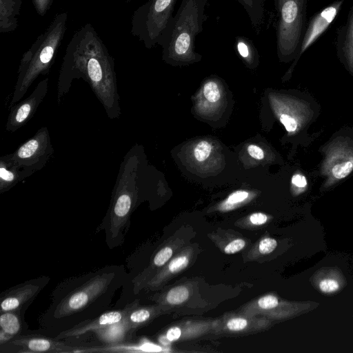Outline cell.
Listing matches in <instances>:
<instances>
[{"label":"cell","mask_w":353,"mask_h":353,"mask_svg":"<svg viewBox=\"0 0 353 353\" xmlns=\"http://www.w3.org/2000/svg\"><path fill=\"white\" fill-rule=\"evenodd\" d=\"M7 343L18 348L17 352H71L72 346L41 336L27 335L15 336Z\"/></svg>","instance_id":"cell-13"},{"label":"cell","mask_w":353,"mask_h":353,"mask_svg":"<svg viewBox=\"0 0 353 353\" xmlns=\"http://www.w3.org/2000/svg\"><path fill=\"white\" fill-rule=\"evenodd\" d=\"M212 150L211 145L206 141H200L194 149V156L197 161H203L210 156Z\"/></svg>","instance_id":"cell-23"},{"label":"cell","mask_w":353,"mask_h":353,"mask_svg":"<svg viewBox=\"0 0 353 353\" xmlns=\"http://www.w3.org/2000/svg\"><path fill=\"white\" fill-rule=\"evenodd\" d=\"M181 331L178 327H172L170 328L166 334V337L170 341H176L181 336Z\"/></svg>","instance_id":"cell-36"},{"label":"cell","mask_w":353,"mask_h":353,"mask_svg":"<svg viewBox=\"0 0 353 353\" xmlns=\"http://www.w3.org/2000/svg\"><path fill=\"white\" fill-rule=\"evenodd\" d=\"M42 286L37 280H34L6 291L1 296V313L20 309L37 295Z\"/></svg>","instance_id":"cell-15"},{"label":"cell","mask_w":353,"mask_h":353,"mask_svg":"<svg viewBox=\"0 0 353 353\" xmlns=\"http://www.w3.org/2000/svg\"><path fill=\"white\" fill-rule=\"evenodd\" d=\"M54 152L48 128L43 126L14 152L5 156L14 165L32 175L46 165Z\"/></svg>","instance_id":"cell-8"},{"label":"cell","mask_w":353,"mask_h":353,"mask_svg":"<svg viewBox=\"0 0 353 353\" xmlns=\"http://www.w3.org/2000/svg\"><path fill=\"white\" fill-rule=\"evenodd\" d=\"M131 1H132V0H127L128 2Z\"/></svg>","instance_id":"cell-37"},{"label":"cell","mask_w":353,"mask_h":353,"mask_svg":"<svg viewBox=\"0 0 353 353\" xmlns=\"http://www.w3.org/2000/svg\"><path fill=\"white\" fill-rule=\"evenodd\" d=\"M138 171V153L129 150L121 163L108 213L112 237L122 230L137 201Z\"/></svg>","instance_id":"cell-4"},{"label":"cell","mask_w":353,"mask_h":353,"mask_svg":"<svg viewBox=\"0 0 353 353\" xmlns=\"http://www.w3.org/2000/svg\"><path fill=\"white\" fill-rule=\"evenodd\" d=\"M34 6L37 12L41 16H43L50 8L53 0H32Z\"/></svg>","instance_id":"cell-30"},{"label":"cell","mask_w":353,"mask_h":353,"mask_svg":"<svg viewBox=\"0 0 353 353\" xmlns=\"http://www.w3.org/2000/svg\"><path fill=\"white\" fill-rule=\"evenodd\" d=\"M343 3L344 0H335L310 18L288 74L292 72L302 54L329 28L337 17Z\"/></svg>","instance_id":"cell-9"},{"label":"cell","mask_w":353,"mask_h":353,"mask_svg":"<svg viewBox=\"0 0 353 353\" xmlns=\"http://www.w3.org/2000/svg\"><path fill=\"white\" fill-rule=\"evenodd\" d=\"M245 245V242L244 240L238 239L228 243L225 246L224 251L226 254H232L242 250Z\"/></svg>","instance_id":"cell-31"},{"label":"cell","mask_w":353,"mask_h":353,"mask_svg":"<svg viewBox=\"0 0 353 353\" xmlns=\"http://www.w3.org/2000/svg\"><path fill=\"white\" fill-rule=\"evenodd\" d=\"M248 322L242 318H234L230 320L227 323V327L232 331L242 330L246 327Z\"/></svg>","instance_id":"cell-32"},{"label":"cell","mask_w":353,"mask_h":353,"mask_svg":"<svg viewBox=\"0 0 353 353\" xmlns=\"http://www.w3.org/2000/svg\"><path fill=\"white\" fill-rule=\"evenodd\" d=\"M83 79L103 105L108 117L121 114L114 61L94 27L82 26L69 42L58 81V103L68 92L74 79Z\"/></svg>","instance_id":"cell-1"},{"label":"cell","mask_w":353,"mask_h":353,"mask_svg":"<svg viewBox=\"0 0 353 353\" xmlns=\"http://www.w3.org/2000/svg\"><path fill=\"white\" fill-rule=\"evenodd\" d=\"M1 330L15 337L21 330V322L14 311L1 313Z\"/></svg>","instance_id":"cell-20"},{"label":"cell","mask_w":353,"mask_h":353,"mask_svg":"<svg viewBox=\"0 0 353 353\" xmlns=\"http://www.w3.org/2000/svg\"><path fill=\"white\" fill-rule=\"evenodd\" d=\"M207 2L208 0H181L157 43L162 48L165 60L179 63L201 58L195 50V41L208 18L205 12Z\"/></svg>","instance_id":"cell-2"},{"label":"cell","mask_w":353,"mask_h":353,"mask_svg":"<svg viewBox=\"0 0 353 353\" xmlns=\"http://www.w3.org/2000/svg\"><path fill=\"white\" fill-rule=\"evenodd\" d=\"M112 278V274H105L92 277L63 299L57 308V314L63 316L83 309L105 292Z\"/></svg>","instance_id":"cell-10"},{"label":"cell","mask_w":353,"mask_h":353,"mask_svg":"<svg viewBox=\"0 0 353 353\" xmlns=\"http://www.w3.org/2000/svg\"><path fill=\"white\" fill-rule=\"evenodd\" d=\"M189 259L185 256H181L173 259L168 265L169 270L172 273H176L187 267Z\"/></svg>","instance_id":"cell-26"},{"label":"cell","mask_w":353,"mask_h":353,"mask_svg":"<svg viewBox=\"0 0 353 353\" xmlns=\"http://www.w3.org/2000/svg\"><path fill=\"white\" fill-rule=\"evenodd\" d=\"M279 304L278 299L273 295H267L261 297L258 301L259 306L262 309H272L276 307Z\"/></svg>","instance_id":"cell-29"},{"label":"cell","mask_w":353,"mask_h":353,"mask_svg":"<svg viewBox=\"0 0 353 353\" xmlns=\"http://www.w3.org/2000/svg\"><path fill=\"white\" fill-rule=\"evenodd\" d=\"M189 296V291L185 286H178L171 289L167 294V301L172 305H179L185 301Z\"/></svg>","instance_id":"cell-21"},{"label":"cell","mask_w":353,"mask_h":353,"mask_svg":"<svg viewBox=\"0 0 353 353\" xmlns=\"http://www.w3.org/2000/svg\"><path fill=\"white\" fill-rule=\"evenodd\" d=\"M321 174L323 186L330 188L347 178L353 172V141L339 136L329 142L323 150Z\"/></svg>","instance_id":"cell-7"},{"label":"cell","mask_w":353,"mask_h":353,"mask_svg":"<svg viewBox=\"0 0 353 353\" xmlns=\"http://www.w3.org/2000/svg\"><path fill=\"white\" fill-rule=\"evenodd\" d=\"M134 307L128 305L122 310L107 312L91 321L80 323L77 325L60 333L56 339L77 337L89 332H97L99 330L114 325L122 321L128 312Z\"/></svg>","instance_id":"cell-12"},{"label":"cell","mask_w":353,"mask_h":353,"mask_svg":"<svg viewBox=\"0 0 353 353\" xmlns=\"http://www.w3.org/2000/svg\"><path fill=\"white\" fill-rule=\"evenodd\" d=\"M248 196V193L245 191L239 190L231 194L228 197V202L236 203L245 200Z\"/></svg>","instance_id":"cell-33"},{"label":"cell","mask_w":353,"mask_h":353,"mask_svg":"<svg viewBox=\"0 0 353 353\" xmlns=\"http://www.w3.org/2000/svg\"><path fill=\"white\" fill-rule=\"evenodd\" d=\"M234 47L239 57L246 61H252L257 57V50L252 41L248 37L235 38Z\"/></svg>","instance_id":"cell-19"},{"label":"cell","mask_w":353,"mask_h":353,"mask_svg":"<svg viewBox=\"0 0 353 353\" xmlns=\"http://www.w3.org/2000/svg\"><path fill=\"white\" fill-rule=\"evenodd\" d=\"M308 0H274L277 12L276 28L279 58L290 61L295 58L306 28Z\"/></svg>","instance_id":"cell-5"},{"label":"cell","mask_w":353,"mask_h":353,"mask_svg":"<svg viewBox=\"0 0 353 353\" xmlns=\"http://www.w3.org/2000/svg\"><path fill=\"white\" fill-rule=\"evenodd\" d=\"M248 152L252 157L256 159H262L264 157L263 150L256 145H249L248 147Z\"/></svg>","instance_id":"cell-34"},{"label":"cell","mask_w":353,"mask_h":353,"mask_svg":"<svg viewBox=\"0 0 353 353\" xmlns=\"http://www.w3.org/2000/svg\"><path fill=\"white\" fill-rule=\"evenodd\" d=\"M48 89V78L41 81L24 100L10 108L6 130L13 132L25 125L34 116Z\"/></svg>","instance_id":"cell-11"},{"label":"cell","mask_w":353,"mask_h":353,"mask_svg":"<svg viewBox=\"0 0 353 353\" xmlns=\"http://www.w3.org/2000/svg\"><path fill=\"white\" fill-rule=\"evenodd\" d=\"M277 242L272 238H265L259 243V250L261 254H266L272 252L276 247Z\"/></svg>","instance_id":"cell-28"},{"label":"cell","mask_w":353,"mask_h":353,"mask_svg":"<svg viewBox=\"0 0 353 353\" xmlns=\"http://www.w3.org/2000/svg\"><path fill=\"white\" fill-rule=\"evenodd\" d=\"M22 0H0V32H13L18 27Z\"/></svg>","instance_id":"cell-17"},{"label":"cell","mask_w":353,"mask_h":353,"mask_svg":"<svg viewBox=\"0 0 353 353\" xmlns=\"http://www.w3.org/2000/svg\"><path fill=\"white\" fill-rule=\"evenodd\" d=\"M336 50L340 62L353 76V4L345 23L336 30Z\"/></svg>","instance_id":"cell-14"},{"label":"cell","mask_w":353,"mask_h":353,"mask_svg":"<svg viewBox=\"0 0 353 353\" xmlns=\"http://www.w3.org/2000/svg\"><path fill=\"white\" fill-rule=\"evenodd\" d=\"M172 250L170 247H165L157 252L153 259V263L156 266H162L172 256Z\"/></svg>","instance_id":"cell-25"},{"label":"cell","mask_w":353,"mask_h":353,"mask_svg":"<svg viewBox=\"0 0 353 353\" xmlns=\"http://www.w3.org/2000/svg\"><path fill=\"white\" fill-rule=\"evenodd\" d=\"M203 94L206 99L212 103L216 102L221 97L218 85L213 81H210L204 85Z\"/></svg>","instance_id":"cell-22"},{"label":"cell","mask_w":353,"mask_h":353,"mask_svg":"<svg viewBox=\"0 0 353 353\" xmlns=\"http://www.w3.org/2000/svg\"><path fill=\"white\" fill-rule=\"evenodd\" d=\"M32 174L11 163L5 155L0 157V193L8 191Z\"/></svg>","instance_id":"cell-16"},{"label":"cell","mask_w":353,"mask_h":353,"mask_svg":"<svg viewBox=\"0 0 353 353\" xmlns=\"http://www.w3.org/2000/svg\"><path fill=\"white\" fill-rule=\"evenodd\" d=\"M67 12L57 14L23 54L10 108L19 102L39 75L49 73L67 29Z\"/></svg>","instance_id":"cell-3"},{"label":"cell","mask_w":353,"mask_h":353,"mask_svg":"<svg viewBox=\"0 0 353 353\" xmlns=\"http://www.w3.org/2000/svg\"><path fill=\"white\" fill-rule=\"evenodd\" d=\"M243 6L254 28H259L263 22L265 0H230Z\"/></svg>","instance_id":"cell-18"},{"label":"cell","mask_w":353,"mask_h":353,"mask_svg":"<svg viewBox=\"0 0 353 353\" xmlns=\"http://www.w3.org/2000/svg\"><path fill=\"white\" fill-rule=\"evenodd\" d=\"M320 290L324 293H332L340 288L339 282L334 279H324L319 283Z\"/></svg>","instance_id":"cell-24"},{"label":"cell","mask_w":353,"mask_h":353,"mask_svg":"<svg viewBox=\"0 0 353 353\" xmlns=\"http://www.w3.org/2000/svg\"><path fill=\"white\" fill-rule=\"evenodd\" d=\"M250 220L254 225H262L267 221L268 216L263 213L256 212L251 214Z\"/></svg>","instance_id":"cell-35"},{"label":"cell","mask_w":353,"mask_h":353,"mask_svg":"<svg viewBox=\"0 0 353 353\" xmlns=\"http://www.w3.org/2000/svg\"><path fill=\"white\" fill-rule=\"evenodd\" d=\"M176 0H148L134 12L131 33L150 49L155 46L166 29Z\"/></svg>","instance_id":"cell-6"},{"label":"cell","mask_w":353,"mask_h":353,"mask_svg":"<svg viewBox=\"0 0 353 353\" xmlns=\"http://www.w3.org/2000/svg\"><path fill=\"white\" fill-rule=\"evenodd\" d=\"M291 183L297 190H299V192H303L308 185L306 176L301 173L294 174L292 176Z\"/></svg>","instance_id":"cell-27"}]
</instances>
